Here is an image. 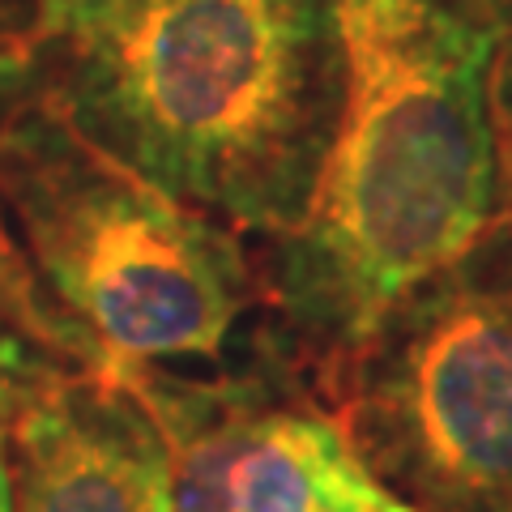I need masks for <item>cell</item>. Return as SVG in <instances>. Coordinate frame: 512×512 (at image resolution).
Segmentation results:
<instances>
[{
  "label": "cell",
  "mask_w": 512,
  "mask_h": 512,
  "mask_svg": "<svg viewBox=\"0 0 512 512\" xmlns=\"http://www.w3.org/2000/svg\"><path fill=\"white\" fill-rule=\"evenodd\" d=\"M333 35L338 111L274 295L312 350L355 359L495 218L500 22L487 0H333Z\"/></svg>",
  "instance_id": "obj_1"
},
{
  "label": "cell",
  "mask_w": 512,
  "mask_h": 512,
  "mask_svg": "<svg viewBox=\"0 0 512 512\" xmlns=\"http://www.w3.org/2000/svg\"><path fill=\"white\" fill-rule=\"evenodd\" d=\"M333 111V0H124L69 82V120L99 150L274 239L308 205Z\"/></svg>",
  "instance_id": "obj_2"
},
{
  "label": "cell",
  "mask_w": 512,
  "mask_h": 512,
  "mask_svg": "<svg viewBox=\"0 0 512 512\" xmlns=\"http://www.w3.org/2000/svg\"><path fill=\"white\" fill-rule=\"evenodd\" d=\"M0 205L52 308L137 389L154 363L218 359L248 308L244 252L56 116L0 133Z\"/></svg>",
  "instance_id": "obj_3"
},
{
  "label": "cell",
  "mask_w": 512,
  "mask_h": 512,
  "mask_svg": "<svg viewBox=\"0 0 512 512\" xmlns=\"http://www.w3.org/2000/svg\"><path fill=\"white\" fill-rule=\"evenodd\" d=\"M376 346L367 453L431 512H512V269L453 265Z\"/></svg>",
  "instance_id": "obj_4"
},
{
  "label": "cell",
  "mask_w": 512,
  "mask_h": 512,
  "mask_svg": "<svg viewBox=\"0 0 512 512\" xmlns=\"http://www.w3.org/2000/svg\"><path fill=\"white\" fill-rule=\"evenodd\" d=\"M171 444V512H419L363 448L265 380H137Z\"/></svg>",
  "instance_id": "obj_5"
},
{
  "label": "cell",
  "mask_w": 512,
  "mask_h": 512,
  "mask_svg": "<svg viewBox=\"0 0 512 512\" xmlns=\"http://www.w3.org/2000/svg\"><path fill=\"white\" fill-rule=\"evenodd\" d=\"M13 512H171V444L137 389L64 380L9 436Z\"/></svg>",
  "instance_id": "obj_6"
},
{
  "label": "cell",
  "mask_w": 512,
  "mask_h": 512,
  "mask_svg": "<svg viewBox=\"0 0 512 512\" xmlns=\"http://www.w3.org/2000/svg\"><path fill=\"white\" fill-rule=\"evenodd\" d=\"M73 376L77 372H69L60 359L43 355L39 346H30L26 338L0 325V423H13L22 410L43 402Z\"/></svg>",
  "instance_id": "obj_7"
},
{
  "label": "cell",
  "mask_w": 512,
  "mask_h": 512,
  "mask_svg": "<svg viewBox=\"0 0 512 512\" xmlns=\"http://www.w3.org/2000/svg\"><path fill=\"white\" fill-rule=\"evenodd\" d=\"M124 0H35V43H82Z\"/></svg>",
  "instance_id": "obj_8"
},
{
  "label": "cell",
  "mask_w": 512,
  "mask_h": 512,
  "mask_svg": "<svg viewBox=\"0 0 512 512\" xmlns=\"http://www.w3.org/2000/svg\"><path fill=\"white\" fill-rule=\"evenodd\" d=\"M22 77H26V56L18 47H0V116L9 111V99L22 86Z\"/></svg>",
  "instance_id": "obj_9"
},
{
  "label": "cell",
  "mask_w": 512,
  "mask_h": 512,
  "mask_svg": "<svg viewBox=\"0 0 512 512\" xmlns=\"http://www.w3.org/2000/svg\"><path fill=\"white\" fill-rule=\"evenodd\" d=\"M0 512H13V461H9L5 423H0Z\"/></svg>",
  "instance_id": "obj_10"
}]
</instances>
